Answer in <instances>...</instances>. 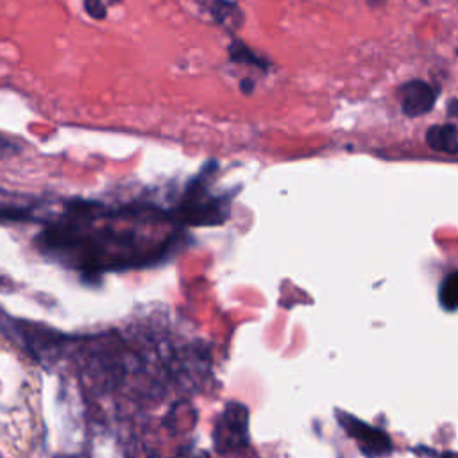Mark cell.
Masks as SVG:
<instances>
[{
	"label": "cell",
	"instance_id": "4",
	"mask_svg": "<svg viewBox=\"0 0 458 458\" xmlns=\"http://www.w3.org/2000/svg\"><path fill=\"white\" fill-rule=\"evenodd\" d=\"M426 143L435 152L458 154V127L454 123H437L426 131Z\"/></svg>",
	"mask_w": 458,
	"mask_h": 458
},
{
	"label": "cell",
	"instance_id": "12",
	"mask_svg": "<svg viewBox=\"0 0 458 458\" xmlns=\"http://www.w3.org/2000/svg\"><path fill=\"white\" fill-rule=\"evenodd\" d=\"M385 0H367V4L369 5H372V7H377V5H381Z\"/></svg>",
	"mask_w": 458,
	"mask_h": 458
},
{
	"label": "cell",
	"instance_id": "2",
	"mask_svg": "<svg viewBox=\"0 0 458 458\" xmlns=\"http://www.w3.org/2000/svg\"><path fill=\"white\" fill-rule=\"evenodd\" d=\"M338 422L345 429V433L358 444L360 451L367 458H379L392 453V440L388 433L379 428H374L351 413L338 411Z\"/></svg>",
	"mask_w": 458,
	"mask_h": 458
},
{
	"label": "cell",
	"instance_id": "5",
	"mask_svg": "<svg viewBox=\"0 0 458 458\" xmlns=\"http://www.w3.org/2000/svg\"><path fill=\"white\" fill-rule=\"evenodd\" d=\"M209 13L224 27H236V21L240 23L242 20L238 5L229 0H213L209 5Z\"/></svg>",
	"mask_w": 458,
	"mask_h": 458
},
{
	"label": "cell",
	"instance_id": "13",
	"mask_svg": "<svg viewBox=\"0 0 458 458\" xmlns=\"http://www.w3.org/2000/svg\"><path fill=\"white\" fill-rule=\"evenodd\" d=\"M442 458H458V454H454V453H449V454H445V456H442Z\"/></svg>",
	"mask_w": 458,
	"mask_h": 458
},
{
	"label": "cell",
	"instance_id": "8",
	"mask_svg": "<svg viewBox=\"0 0 458 458\" xmlns=\"http://www.w3.org/2000/svg\"><path fill=\"white\" fill-rule=\"evenodd\" d=\"M84 11L93 20H104L107 16V5L104 0H84Z\"/></svg>",
	"mask_w": 458,
	"mask_h": 458
},
{
	"label": "cell",
	"instance_id": "6",
	"mask_svg": "<svg viewBox=\"0 0 458 458\" xmlns=\"http://www.w3.org/2000/svg\"><path fill=\"white\" fill-rule=\"evenodd\" d=\"M438 301L440 306L445 308L447 311L458 310V270L449 272L438 288Z\"/></svg>",
	"mask_w": 458,
	"mask_h": 458
},
{
	"label": "cell",
	"instance_id": "9",
	"mask_svg": "<svg viewBox=\"0 0 458 458\" xmlns=\"http://www.w3.org/2000/svg\"><path fill=\"white\" fill-rule=\"evenodd\" d=\"M16 152H20L18 143H14V141H11V140L0 136V154L7 156V154H16Z\"/></svg>",
	"mask_w": 458,
	"mask_h": 458
},
{
	"label": "cell",
	"instance_id": "1",
	"mask_svg": "<svg viewBox=\"0 0 458 458\" xmlns=\"http://www.w3.org/2000/svg\"><path fill=\"white\" fill-rule=\"evenodd\" d=\"M249 415L245 406L231 403L220 413L215 426V445L220 453H227L247 445L249 442Z\"/></svg>",
	"mask_w": 458,
	"mask_h": 458
},
{
	"label": "cell",
	"instance_id": "3",
	"mask_svg": "<svg viewBox=\"0 0 458 458\" xmlns=\"http://www.w3.org/2000/svg\"><path fill=\"white\" fill-rule=\"evenodd\" d=\"M401 109L406 116H422L429 113L437 102V91L422 79H411L399 88Z\"/></svg>",
	"mask_w": 458,
	"mask_h": 458
},
{
	"label": "cell",
	"instance_id": "7",
	"mask_svg": "<svg viewBox=\"0 0 458 458\" xmlns=\"http://www.w3.org/2000/svg\"><path fill=\"white\" fill-rule=\"evenodd\" d=\"M229 57H231L233 63H245V64H249V66H258V68H261V70L267 68V63H265L259 55H256L247 45H243V43L238 41V39H234V41L229 45Z\"/></svg>",
	"mask_w": 458,
	"mask_h": 458
},
{
	"label": "cell",
	"instance_id": "11",
	"mask_svg": "<svg viewBox=\"0 0 458 458\" xmlns=\"http://www.w3.org/2000/svg\"><path fill=\"white\" fill-rule=\"evenodd\" d=\"M240 88H242V91H243V93H252V89H254V82H252L250 79H245V81L240 84Z\"/></svg>",
	"mask_w": 458,
	"mask_h": 458
},
{
	"label": "cell",
	"instance_id": "10",
	"mask_svg": "<svg viewBox=\"0 0 458 458\" xmlns=\"http://www.w3.org/2000/svg\"><path fill=\"white\" fill-rule=\"evenodd\" d=\"M449 109H447V113H449V116H458V98H453V100H449Z\"/></svg>",
	"mask_w": 458,
	"mask_h": 458
}]
</instances>
